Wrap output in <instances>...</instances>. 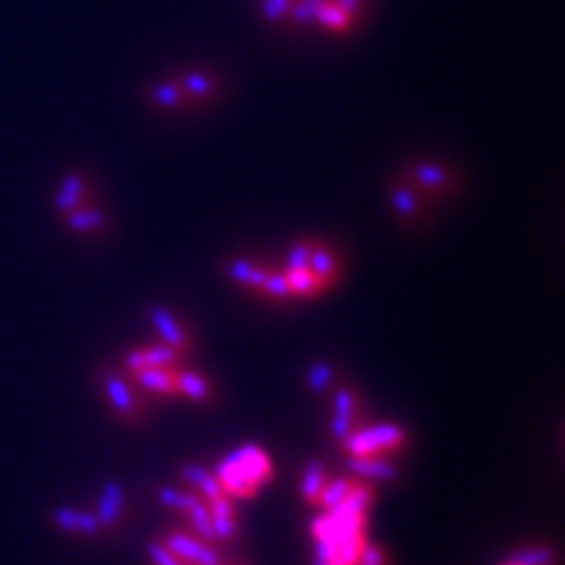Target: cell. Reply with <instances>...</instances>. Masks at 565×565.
<instances>
[{"mask_svg":"<svg viewBox=\"0 0 565 565\" xmlns=\"http://www.w3.org/2000/svg\"><path fill=\"white\" fill-rule=\"evenodd\" d=\"M287 5H290V0H264V14L269 20H278L287 10Z\"/></svg>","mask_w":565,"mask_h":565,"instance_id":"obj_35","label":"cell"},{"mask_svg":"<svg viewBox=\"0 0 565 565\" xmlns=\"http://www.w3.org/2000/svg\"><path fill=\"white\" fill-rule=\"evenodd\" d=\"M125 511V490L118 483H107L97 504V521L102 527H116Z\"/></svg>","mask_w":565,"mask_h":565,"instance_id":"obj_5","label":"cell"},{"mask_svg":"<svg viewBox=\"0 0 565 565\" xmlns=\"http://www.w3.org/2000/svg\"><path fill=\"white\" fill-rule=\"evenodd\" d=\"M316 20L325 21L328 26H337V29H339V26H347V14H344L337 5H325V3L318 7Z\"/></svg>","mask_w":565,"mask_h":565,"instance_id":"obj_25","label":"cell"},{"mask_svg":"<svg viewBox=\"0 0 565 565\" xmlns=\"http://www.w3.org/2000/svg\"><path fill=\"white\" fill-rule=\"evenodd\" d=\"M184 516H186V521L191 523V527H193L196 537L210 542V544H215L217 540H215V530H212V518H210V507L203 497H198L196 502L191 504L189 511H186Z\"/></svg>","mask_w":565,"mask_h":565,"instance_id":"obj_12","label":"cell"},{"mask_svg":"<svg viewBox=\"0 0 565 565\" xmlns=\"http://www.w3.org/2000/svg\"><path fill=\"white\" fill-rule=\"evenodd\" d=\"M149 556H151L153 565H189L179 559V556H175L163 542H151L149 544Z\"/></svg>","mask_w":565,"mask_h":565,"instance_id":"obj_21","label":"cell"},{"mask_svg":"<svg viewBox=\"0 0 565 565\" xmlns=\"http://www.w3.org/2000/svg\"><path fill=\"white\" fill-rule=\"evenodd\" d=\"M81 198H83V179L73 175H66V179L59 186V193L55 198L59 212H71V210L81 208Z\"/></svg>","mask_w":565,"mask_h":565,"instance_id":"obj_14","label":"cell"},{"mask_svg":"<svg viewBox=\"0 0 565 565\" xmlns=\"http://www.w3.org/2000/svg\"><path fill=\"white\" fill-rule=\"evenodd\" d=\"M504 565H516V563H511V561H509V563H504Z\"/></svg>","mask_w":565,"mask_h":565,"instance_id":"obj_39","label":"cell"},{"mask_svg":"<svg viewBox=\"0 0 565 565\" xmlns=\"http://www.w3.org/2000/svg\"><path fill=\"white\" fill-rule=\"evenodd\" d=\"M52 521L59 530L64 533H73V535H97L102 530L99 521H97V514L92 511H81V509H71V507H59L55 509V514H52Z\"/></svg>","mask_w":565,"mask_h":565,"instance_id":"obj_4","label":"cell"},{"mask_svg":"<svg viewBox=\"0 0 565 565\" xmlns=\"http://www.w3.org/2000/svg\"><path fill=\"white\" fill-rule=\"evenodd\" d=\"M163 544L189 565H222V556H219L215 546L196 537V535L175 530L163 540Z\"/></svg>","mask_w":565,"mask_h":565,"instance_id":"obj_3","label":"cell"},{"mask_svg":"<svg viewBox=\"0 0 565 565\" xmlns=\"http://www.w3.org/2000/svg\"><path fill=\"white\" fill-rule=\"evenodd\" d=\"M215 476L229 497L253 500L273 478V464L261 448L243 445L219 462Z\"/></svg>","mask_w":565,"mask_h":565,"instance_id":"obj_1","label":"cell"},{"mask_svg":"<svg viewBox=\"0 0 565 565\" xmlns=\"http://www.w3.org/2000/svg\"><path fill=\"white\" fill-rule=\"evenodd\" d=\"M358 565H389L387 552H384L381 546L365 542V546H363L361 552V559H358Z\"/></svg>","mask_w":565,"mask_h":565,"instance_id":"obj_24","label":"cell"},{"mask_svg":"<svg viewBox=\"0 0 565 565\" xmlns=\"http://www.w3.org/2000/svg\"><path fill=\"white\" fill-rule=\"evenodd\" d=\"M151 321L153 325L158 328V332L163 335V339L167 342V347L172 349H182L186 344V337L182 332V328L177 325V321L166 312V309H160V306H153L151 309Z\"/></svg>","mask_w":565,"mask_h":565,"instance_id":"obj_13","label":"cell"},{"mask_svg":"<svg viewBox=\"0 0 565 565\" xmlns=\"http://www.w3.org/2000/svg\"><path fill=\"white\" fill-rule=\"evenodd\" d=\"M250 271H253V267H250L248 261H234V264H231V269H229L231 278L238 280V283H248Z\"/></svg>","mask_w":565,"mask_h":565,"instance_id":"obj_36","label":"cell"},{"mask_svg":"<svg viewBox=\"0 0 565 565\" xmlns=\"http://www.w3.org/2000/svg\"><path fill=\"white\" fill-rule=\"evenodd\" d=\"M175 361H177V349H172V347H151V349L134 351L127 356V365L133 370L163 368Z\"/></svg>","mask_w":565,"mask_h":565,"instance_id":"obj_11","label":"cell"},{"mask_svg":"<svg viewBox=\"0 0 565 565\" xmlns=\"http://www.w3.org/2000/svg\"><path fill=\"white\" fill-rule=\"evenodd\" d=\"M309 264L313 267V271L321 276V278H328L332 273V269H335V264H332V257L325 250H318V253H313L312 257H309Z\"/></svg>","mask_w":565,"mask_h":565,"instance_id":"obj_26","label":"cell"},{"mask_svg":"<svg viewBox=\"0 0 565 565\" xmlns=\"http://www.w3.org/2000/svg\"><path fill=\"white\" fill-rule=\"evenodd\" d=\"M104 391H107L111 406L123 417H133L137 413V400L133 396V389L118 372H104Z\"/></svg>","mask_w":565,"mask_h":565,"instance_id":"obj_7","label":"cell"},{"mask_svg":"<svg viewBox=\"0 0 565 565\" xmlns=\"http://www.w3.org/2000/svg\"><path fill=\"white\" fill-rule=\"evenodd\" d=\"M417 179L424 186H441L445 182V172L436 166L417 167Z\"/></svg>","mask_w":565,"mask_h":565,"instance_id":"obj_27","label":"cell"},{"mask_svg":"<svg viewBox=\"0 0 565 565\" xmlns=\"http://www.w3.org/2000/svg\"><path fill=\"white\" fill-rule=\"evenodd\" d=\"M153 99L163 107H177L182 95H179L177 88H172V85H158V88L153 90Z\"/></svg>","mask_w":565,"mask_h":565,"instance_id":"obj_29","label":"cell"},{"mask_svg":"<svg viewBox=\"0 0 565 565\" xmlns=\"http://www.w3.org/2000/svg\"><path fill=\"white\" fill-rule=\"evenodd\" d=\"M210 518H212V530H215L217 542H231L238 533V521H235V509L229 495L219 497L215 502H208Z\"/></svg>","mask_w":565,"mask_h":565,"instance_id":"obj_6","label":"cell"},{"mask_svg":"<svg viewBox=\"0 0 565 565\" xmlns=\"http://www.w3.org/2000/svg\"><path fill=\"white\" fill-rule=\"evenodd\" d=\"M306 381H309V387H312L313 391H325L328 384L332 381V370L328 368L325 363H316V365H312V370H309Z\"/></svg>","mask_w":565,"mask_h":565,"instance_id":"obj_22","label":"cell"},{"mask_svg":"<svg viewBox=\"0 0 565 565\" xmlns=\"http://www.w3.org/2000/svg\"><path fill=\"white\" fill-rule=\"evenodd\" d=\"M321 5H323V0H302V3L295 7V20L297 21L316 20V13Z\"/></svg>","mask_w":565,"mask_h":565,"instance_id":"obj_31","label":"cell"},{"mask_svg":"<svg viewBox=\"0 0 565 565\" xmlns=\"http://www.w3.org/2000/svg\"><path fill=\"white\" fill-rule=\"evenodd\" d=\"M264 290H267L269 295H276V297H283V295L290 293V286H287V278H283V276H269L267 280H264Z\"/></svg>","mask_w":565,"mask_h":565,"instance_id":"obj_33","label":"cell"},{"mask_svg":"<svg viewBox=\"0 0 565 565\" xmlns=\"http://www.w3.org/2000/svg\"><path fill=\"white\" fill-rule=\"evenodd\" d=\"M354 488H356V481H354V478H337V481H328L318 507L323 509V511H332V509L339 507V504L351 495V490Z\"/></svg>","mask_w":565,"mask_h":565,"instance_id":"obj_16","label":"cell"},{"mask_svg":"<svg viewBox=\"0 0 565 565\" xmlns=\"http://www.w3.org/2000/svg\"><path fill=\"white\" fill-rule=\"evenodd\" d=\"M287 286L295 287V290H299V293H312L313 287H316V280H313V276L304 269H293L290 271V276H287Z\"/></svg>","mask_w":565,"mask_h":565,"instance_id":"obj_23","label":"cell"},{"mask_svg":"<svg viewBox=\"0 0 565 565\" xmlns=\"http://www.w3.org/2000/svg\"><path fill=\"white\" fill-rule=\"evenodd\" d=\"M347 467L356 476L377 478V481H394L398 476L394 464H389L384 458H349Z\"/></svg>","mask_w":565,"mask_h":565,"instance_id":"obj_10","label":"cell"},{"mask_svg":"<svg viewBox=\"0 0 565 565\" xmlns=\"http://www.w3.org/2000/svg\"><path fill=\"white\" fill-rule=\"evenodd\" d=\"M287 264H290V269H304L309 264V248L306 245H297L290 253V257H287Z\"/></svg>","mask_w":565,"mask_h":565,"instance_id":"obj_34","label":"cell"},{"mask_svg":"<svg viewBox=\"0 0 565 565\" xmlns=\"http://www.w3.org/2000/svg\"><path fill=\"white\" fill-rule=\"evenodd\" d=\"M66 224L69 229L73 231H95L99 227H104V215L99 210H85V208H76L66 212Z\"/></svg>","mask_w":565,"mask_h":565,"instance_id":"obj_17","label":"cell"},{"mask_svg":"<svg viewBox=\"0 0 565 565\" xmlns=\"http://www.w3.org/2000/svg\"><path fill=\"white\" fill-rule=\"evenodd\" d=\"M184 85L189 88V92H193V95H198V97L210 95V90H212L210 78L203 76V73H191V76H186Z\"/></svg>","mask_w":565,"mask_h":565,"instance_id":"obj_30","label":"cell"},{"mask_svg":"<svg viewBox=\"0 0 565 565\" xmlns=\"http://www.w3.org/2000/svg\"><path fill=\"white\" fill-rule=\"evenodd\" d=\"M210 474H212V471L203 469V467H198V464H186L184 469H182V476H184V481L189 483L191 488H196V490H198V485H201V483H203L205 478L210 476Z\"/></svg>","mask_w":565,"mask_h":565,"instance_id":"obj_32","label":"cell"},{"mask_svg":"<svg viewBox=\"0 0 565 565\" xmlns=\"http://www.w3.org/2000/svg\"><path fill=\"white\" fill-rule=\"evenodd\" d=\"M198 492L193 490H179V488H160L158 500L163 502V507L172 509V511H179V514H186L189 507L198 500Z\"/></svg>","mask_w":565,"mask_h":565,"instance_id":"obj_18","label":"cell"},{"mask_svg":"<svg viewBox=\"0 0 565 565\" xmlns=\"http://www.w3.org/2000/svg\"><path fill=\"white\" fill-rule=\"evenodd\" d=\"M358 5H361V0H337V7H339L344 14L356 13Z\"/></svg>","mask_w":565,"mask_h":565,"instance_id":"obj_38","label":"cell"},{"mask_svg":"<svg viewBox=\"0 0 565 565\" xmlns=\"http://www.w3.org/2000/svg\"><path fill=\"white\" fill-rule=\"evenodd\" d=\"M175 384H177V391H182L184 396L193 400H208L210 398V384L198 375H177L175 377Z\"/></svg>","mask_w":565,"mask_h":565,"instance_id":"obj_19","label":"cell"},{"mask_svg":"<svg viewBox=\"0 0 565 565\" xmlns=\"http://www.w3.org/2000/svg\"><path fill=\"white\" fill-rule=\"evenodd\" d=\"M267 278H269V273L264 271V269H253V271H250L248 283H250V286L261 287V286H264V280H267Z\"/></svg>","mask_w":565,"mask_h":565,"instance_id":"obj_37","label":"cell"},{"mask_svg":"<svg viewBox=\"0 0 565 565\" xmlns=\"http://www.w3.org/2000/svg\"><path fill=\"white\" fill-rule=\"evenodd\" d=\"M394 205L403 212V215H413L415 210H417V198L410 189H398L394 193Z\"/></svg>","mask_w":565,"mask_h":565,"instance_id":"obj_28","label":"cell"},{"mask_svg":"<svg viewBox=\"0 0 565 565\" xmlns=\"http://www.w3.org/2000/svg\"><path fill=\"white\" fill-rule=\"evenodd\" d=\"M516 565H552L553 549L552 546H527L526 552H518L511 559Z\"/></svg>","mask_w":565,"mask_h":565,"instance_id":"obj_20","label":"cell"},{"mask_svg":"<svg viewBox=\"0 0 565 565\" xmlns=\"http://www.w3.org/2000/svg\"><path fill=\"white\" fill-rule=\"evenodd\" d=\"M328 485V471L318 459L304 467V476H302V497L309 507H318L321 504V497H323V490Z\"/></svg>","mask_w":565,"mask_h":565,"instance_id":"obj_9","label":"cell"},{"mask_svg":"<svg viewBox=\"0 0 565 565\" xmlns=\"http://www.w3.org/2000/svg\"><path fill=\"white\" fill-rule=\"evenodd\" d=\"M354 417H356V398L351 391L342 389L335 398V419H332V433L337 441H344L354 432Z\"/></svg>","mask_w":565,"mask_h":565,"instance_id":"obj_8","label":"cell"},{"mask_svg":"<svg viewBox=\"0 0 565 565\" xmlns=\"http://www.w3.org/2000/svg\"><path fill=\"white\" fill-rule=\"evenodd\" d=\"M175 377L177 375H170V372H166L163 368L137 370V381H140L141 387L156 391V394H175V391H177Z\"/></svg>","mask_w":565,"mask_h":565,"instance_id":"obj_15","label":"cell"},{"mask_svg":"<svg viewBox=\"0 0 565 565\" xmlns=\"http://www.w3.org/2000/svg\"><path fill=\"white\" fill-rule=\"evenodd\" d=\"M406 443V432L396 424H380L363 432H351L342 441L349 458H387Z\"/></svg>","mask_w":565,"mask_h":565,"instance_id":"obj_2","label":"cell"}]
</instances>
